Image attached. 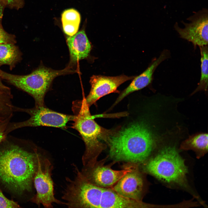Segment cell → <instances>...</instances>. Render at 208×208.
Here are the masks:
<instances>
[{"mask_svg": "<svg viewBox=\"0 0 208 208\" xmlns=\"http://www.w3.org/2000/svg\"><path fill=\"white\" fill-rule=\"evenodd\" d=\"M67 43L72 60L74 61L87 58L92 46L84 30L67 38Z\"/></svg>", "mask_w": 208, "mask_h": 208, "instance_id": "14", "label": "cell"}, {"mask_svg": "<svg viewBox=\"0 0 208 208\" xmlns=\"http://www.w3.org/2000/svg\"><path fill=\"white\" fill-rule=\"evenodd\" d=\"M7 5L11 8L17 10L23 7L24 2L23 0H4Z\"/></svg>", "mask_w": 208, "mask_h": 208, "instance_id": "23", "label": "cell"}, {"mask_svg": "<svg viewBox=\"0 0 208 208\" xmlns=\"http://www.w3.org/2000/svg\"><path fill=\"white\" fill-rule=\"evenodd\" d=\"M145 203L124 197L112 188L103 187L100 200V208H143Z\"/></svg>", "mask_w": 208, "mask_h": 208, "instance_id": "13", "label": "cell"}, {"mask_svg": "<svg viewBox=\"0 0 208 208\" xmlns=\"http://www.w3.org/2000/svg\"><path fill=\"white\" fill-rule=\"evenodd\" d=\"M12 98V95L0 90V122L11 118L14 112L11 101Z\"/></svg>", "mask_w": 208, "mask_h": 208, "instance_id": "18", "label": "cell"}, {"mask_svg": "<svg viewBox=\"0 0 208 208\" xmlns=\"http://www.w3.org/2000/svg\"><path fill=\"white\" fill-rule=\"evenodd\" d=\"M143 122H136L114 133L107 130L102 137L109 146V157L115 162L137 164L144 161L150 155L156 141Z\"/></svg>", "mask_w": 208, "mask_h": 208, "instance_id": "2", "label": "cell"}, {"mask_svg": "<svg viewBox=\"0 0 208 208\" xmlns=\"http://www.w3.org/2000/svg\"><path fill=\"white\" fill-rule=\"evenodd\" d=\"M86 98L73 102L72 109L74 118L71 127L77 130L84 142L85 150L82 157L83 166L92 167L97 161L99 156L106 148L100 141L106 129L94 120Z\"/></svg>", "mask_w": 208, "mask_h": 208, "instance_id": "3", "label": "cell"}, {"mask_svg": "<svg viewBox=\"0 0 208 208\" xmlns=\"http://www.w3.org/2000/svg\"><path fill=\"white\" fill-rule=\"evenodd\" d=\"M11 119H8L2 122H0V144L6 138L8 135L6 133L7 126Z\"/></svg>", "mask_w": 208, "mask_h": 208, "instance_id": "22", "label": "cell"}, {"mask_svg": "<svg viewBox=\"0 0 208 208\" xmlns=\"http://www.w3.org/2000/svg\"><path fill=\"white\" fill-rule=\"evenodd\" d=\"M208 9L203 8L187 18L190 22H181L184 26L180 27L176 23L174 27L180 37L192 43L194 47L207 45Z\"/></svg>", "mask_w": 208, "mask_h": 208, "instance_id": "8", "label": "cell"}, {"mask_svg": "<svg viewBox=\"0 0 208 208\" xmlns=\"http://www.w3.org/2000/svg\"><path fill=\"white\" fill-rule=\"evenodd\" d=\"M73 72L69 67L55 70L41 66L31 73L25 75H13L0 69V76L31 95L35 100V106H43L45 105V95L53 79L58 76Z\"/></svg>", "mask_w": 208, "mask_h": 208, "instance_id": "4", "label": "cell"}, {"mask_svg": "<svg viewBox=\"0 0 208 208\" xmlns=\"http://www.w3.org/2000/svg\"><path fill=\"white\" fill-rule=\"evenodd\" d=\"M132 167L116 170L112 169L111 166H105L97 161L92 167H84L80 172L88 181L91 183L103 187H112L120 179L131 171Z\"/></svg>", "mask_w": 208, "mask_h": 208, "instance_id": "9", "label": "cell"}, {"mask_svg": "<svg viewBox=\"0 0 208 208\" xmlns=\"http://www.w3.org/2000/svg\"><path fill=\"white\" fill-rule=\"evenodd\" d=\"M3 142L0 149V180L16 193L31 191L38 166L37 148L29 152L9 142L7 136Z\"/></svg>", "mask_w": 208, "mask_h": 208, "instance_id": "1", "label": "cell"}, {"mask_svg": "<svg viewBox=\"0 0 208 208\" xmlns=\"http://www.w3.org/2000/svg\"><path fill=\"white\" fill-rule=\"evenodd\" d=\"M146 172L164 182L183 186L187 185V167L174 147L166 146L144 165Z\"/></svg>", "mask_w": 208, "mask_h": 208, "instance_id": "5", "label": "cell"}, {"mask_svg": "<svg viewBox=\"0 0 208 208\" xmlns=\"http://www.w3.org/2000/svg\"><path fill=\"white\" fill-rule=\"evenodd\" d=\"M135 77L124 75L111 77L93 75L90 80V90L86 98L87 103L90 107L103 96L111 93L118 92L117 89L120 85L133 79Z\"/></svg>", "mask_w": 208, "mask_h": 208, "instance_id": "10", "label": "cell"}, {"mask_svg": "<svg viewBox=\"0 0 208 208\" xmlns=\"http://www.w3.org/2000/svg\"><path fill=\"white\" fill-rule=\"evenodd\" d=\"M1 79L0 76V90L9 95H12L10 88L3 84Z\"/></svg>", "mask_w": 208, "mask_h": 208, "instance_id": "24", "label": "cell"}, {"mask_svg": "<svg viewBox=\"0 0 208 208\" xmlns=\"http://www.w3.org/2000/svg\"><path fill=\"white\" fill-rule=\"evenodd\" d=\"M81 17L76 10L70 9L65 10L62 14V27L70 29H78L80 22Z\"/></svg>", "mask_w": 208, "mask_h": 208, "instance_id": "19", "label": "cell"}, {"mask_svg": "<svg viewBox=\"0 0 208 208\" xmlns=\"http://www.w3.org/2000/svg\"><path fill=\"white\" fill-rule=\"evenodd\" d=\"M20 207L18 204L6 198L0 189V208H17Z\"/></svg>", "mask_w": 208, "mask_h": 208, "instance_id": "21", "label": "cell"}, {"mask_svg": "<svg viewBox=\"0 0 208 208\" xmlns=\"http://www.w3.org/2000/svg\"><path fill=\"white\" fill-rule=\"evenodd\" d=\"M38 166L34 179L33 183L36 194L31 201L39 207H53V204L64 205L63 201L55 196L54 182L52 178L53 166L50 160L39 154L38 157Z\"/></svg>", "mask_w": 208, "mask_h": 208, "instance_id": "7", "label": "cell"}, {"mask_svg": "<svg viewBox=\"0 0 208 208\" xmlns=\"http://www.w3.org/2000/svg\"><path fill=\"white\" fill-rule=\"evenodd\" d=\"M16 42V37L13 34H9L3 29L1 24L0 25V44L12 43Z\"/></svg>", "mask_w": 208, "mask_h": 208, "instance_id": "20", "label": "cell"}, {"mask_svg": "<svg viewBox=\"0 0 208 208\" xmlns=\"http://www.w3.org/2000/svg\"><path fill=\"white\" fill-rule=\"evenodd\" d=\"M208 134L201 133L193 135L183 141L181 144V150H192L199 158L208 152Z\"/></svg>", "mask_w": 208, "mask_h": 208, "instance_id": "15", "label": "cell"}, {"mask_svg": "<svg viewBox=\"0 0 208 208\" xmlns=\"http://www.w3.org/2000/svg\"><path fill=\"white\" fill-rule=\"evenodd\" d=\"M201 54V77L197 87L191 94L207 90L208 86V48L207 45L200 47Z\"/></svg>", "mask_w": 208, "mask_h": 208, "instance_id": "17", "label": "cell"}, {"mask_svg": "<svg viewBox=\"0 0 208 208\" xmlns=\"http://www.w3.org/2000/svg\"><path fill=\"white\" fill-rule=\"evenodd\" d=\"M14 112L27 113L30 116L28 120L18 122H10L6 128L7 135L12 131L22 127L47 126L64 128L68 122L73 121L74 115L60 113L47 108L45 105L35 106L31 108H23L14 106Z\"/></svg>", "mask_w": 208, "mask_h": 208, "instance_id": "6", "label": "cell"}, {"mask_svg": "<svg viewBox=\"0 0 208 208\" xmlns=\"http://www.w3.org/2000/svg\"><path fill=\"white\" fill-rule=\"evenodd\" d=\"M6 5V3L4 0H0V25L1 24L4 9Z\"/></svg>", "mask_w": 208, "mask_h": 208, "instance_id": "25", "label": "cell"}, {"mask_svg": "<svg viewBox=\"0 0 208 208\" xmlns=\"http://www.w3.org/2000/svg\"><path fill=\"white\" fill-rule=\"evenodd\" d=\"M170 54L168 50H164L159 57L144 71L133 79L129 85L118 97L114 105L118 103L129 94L144 88L150 84L152 80L153 76L156 68L161 62L169 57Z\"/></svg>", "mask_w": 208, "mask_h": 208, "instance_id": "12", "label": "cell"}, {"mask_svg": "<svg viewBox=\"0 0 208 208\" xmlns=\"http://www.w3.org/2000/svg\"><path fill=\"white\" fill-rule=\"evenodd\" d=\"M14 44H0V66L3 65L9 66L12 70L21 60V53Z\"/></svg>", "mask_w": 208, "mask_h": 208, "instance_id": "16", "label": "cell"}, {"mask_svg": "<svg viewBox=\"0 0 208 208\" xmlns=\"http://www.w3.org/2000/svg\"><path fill=\"white\" fill-rule=\"evenodd\" d=\"M144 181L136 167L122 177L111 188L121 196L129 199L142 201Z\"/></svg>", "mask_w": 208, "mask_h": 208, "instance_id": "11", "label": "cell"}]
</instances>
